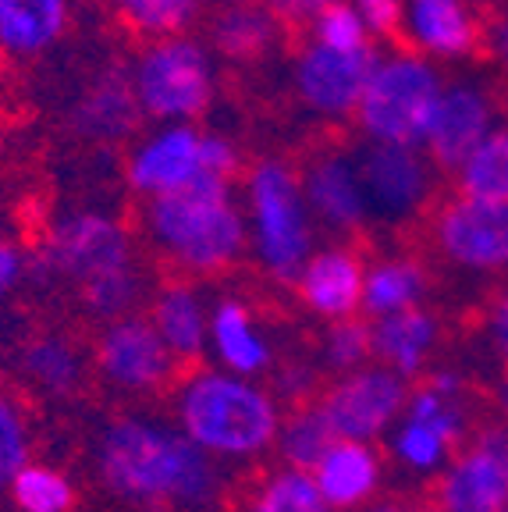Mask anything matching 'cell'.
Here are the masks:
<instances>
[{
	"label": "cell",
	"mask_w": 508,
	"mask_h": 512,
	"mask_svg": "<svg viewBox=\"0 0 508 512\" xmlns=\"http://www.w3.org/2000/svg\"><path fill=\"white\" fill-rule=\"evenodd\" d=\"M96 488L132 512H221L231 473L192 445L171 416L121 409L89 441Z\"/></svg>",
	"instance_id": "obj_1"
},
{
	"label": "cell",
	"mask_w": 508,
	"mask_h": 512,
	"mask_svg": "<svg viewBox=\"0 0 508 512\" xmlns=\"http://www.w3.org/2000/svg\"><path fill=\"white\" fill-rule=\"evenodd\" d=\"M171 424L224 470L260 463L274 452L285 406L267 381L228 374L217 367H189L171 384Z\"/></svg>",
	"instance_id": "obj_2"
},
{
	"label": "cell",
	"mask_w": 508,
	"mask_h": 512,
	"mask_svg": "<svg viewBox=\"0 0 508 512\" xmlns=\"http://www.w3.org/2000/svg\"><path fill=\"white\" fill-rule=\"evenodd\" d=\"M143 235L182 278H217L249 253L235 185L210 182L143 203Z\"/></svg>",
	"instance_id": "obj_3"
},
{
	"label": "cell",
	"mask_w": 508,
	"mask_h": 512,
	"mask_svg": "<svg viewBox=\"0 0 508 512\" xmlns=\"http://www.w3.org/2000/svg\"><path fill=\"white\" fill-rule=\"evenodd\" d=\"M249 256L278 285H292L317 253V221L302 196L299 171L281 157H263L242 182Z\"/></svg>",
	"instance_id": "obj_4"
},
{
	"label": "cell",
	"mask_w": 508,
	"mask_h": 512,
	"mask_svg": "<svg viewBox=\"0 0 508 512\" xmlns=\"http://www.w3.org/2000/svg\"><path fill=\"white\" fill-rule=\"evenodd\" d=\"M445 82V72L434 61L413 54L409 47L377 54L352 121L366 143L423 150Z\"/></svg>",
	"instance_id": "obj_5"
},
{
	"label": "cell",
	"mask_w": 508,
	"mask_h": 512,
	"mask_svg": "<svg viewBox=\"0 0 508 512\" xmlns=\"http://www.w3.org/2000/svg\"><path fill=\"white\" fill-rule=\"evenodd\" d=\"M128 267H139L128 224L111 210L75 207L47 224L40 249L29 256V281L68 285L72 292H79Z\"/></svg>",
	"instance_id": "obj_6"
},
{
	"label": "cell",
	"mask_w": 508,
	"mask_h": 512,
	"mask_svg": "<svg viewBox=\"0 0 508 512\" xmlns=\"http://www.w3.org/2000/svg\"><path fill=\"white\" fill-rule=\"evenodd\" d=\"M128 82L153 125H196L217 96V57L196 36L153 40L132 57Z\"/></svg>",
	"instance_id": "obj_7"
},
{
	"label": "cell",
	"mask_w": 508,
	"mask_h": 512,
	"mask_svg": "<svg viewBox=\"0 0 508 512\" xmlns=\"http://www.w3.org/2000/svg\"><path fill=\"white\" fill-rule=\"evenodd\" d=\"M473 431L477 427H473L469 399H448V395L434 392L427 381H416L409 402H405V413L384 438V456L402 466L409 477L434 480Z\"/></svg>",
	"instance_id": "obj_8"
},
{
	"label": "cell",
	"mask_w": 508,
	"mask_h": 512,
	"mask_svg": "<svg viewBox=\"0 0 508 512\" xmlns=\"http://www.w3.org/2000/svg\"><path fill=\"white\" fill-rule=\"evenodd\" d=\"M89 360H93L96 381L125 399H150V395L171 392V384L182 377V363L160 342L146 313L100 324Z\"/></svg>",
	"instance_id": "obj_9"
},
{
	"label": "cell",
	"mask_w": 508,
	"mask_h": 512,
	"mask_svg": "<svg viewBox=\"0 0 508 512\" xmlns=\"http://www.w3.org/2000/svg\"><path fill=\"white\" fill-rule=\"evenodd\" d=\"M125 182L143 203L196 189V185L224 182L210 171L207 128L199 125H153L135 139L125 160ZM235 185V182H224Z\"/></svg>",
	"instance_id": "obj_10"
},
{
	"label": "cell",
	"mask_w": 508,
	"mask_h": 512,
	"mask_svg": "<svg viewBox=\"0 0 508 512\" xmlns=\"http://www.w3.org/2000/svg\"><path fill=\"white\" fill-rule=\"evenodd\" d=\"M413 384L391 374L381 363H370L352 374L331 377L317 399V409L324 413L327 427L338 441H366L377 445L391 434L398 416L405 413Z\"/></svg>",
	"instance_id": "obj_11"
},
{
	"label": "cell",
	"mask_w": 508,
	"mask_h": 512,
	"mask_svg": "<svg viewBox=\"0 0 508 512\" xmlns=\"http://www.w3.org/2000/svg\"><path fill=\"white\" fill-rule=\"evenodd\" d=\"M430 242L462 274H508V203L469 200L455 192L430 217Z\"/></svg>",
	"instance_id": "obj_12"
},
{
	"label": "cell",
	"mask_w": 508,
	"mask_h": 512,
	"mask_svg": "<svg viewBox=\"0 0 508 512\" xmlns=\"http://www.w3.org/2000/svg\"><path fill=\"white\" fill-rule=\"evenodd\" d=\"M437 512H508V427L491 420L469 434L455 459L434 477Z\"/></svg>",
	"instance_id": "obj_13"
},
{
	"label": "cell",
	"mask_w": 508,
	"mask_h": 512,
	"mask_svg": "<svg viewBox=\"0 0 508 512\" xmlns=\"http://www.w3.org/2000/svg\"><path fill=\"white\" fill-rule=\"evenodd\" d=\"M363 178L370 221L409 224L430 207L437 189V168L416 146H381L363 143L356 153Z\"/></svg>",
	"instance_id": "obj_14"
},
{
	"label": "cell",
	"mask_w": 508,
	"mask_h": 512,
	"mask_svg": "<svg viewBox=\"0 0 508 512\" xmlns=\"http://www.w3.org/2000/svg\"><path fill=\"white\" fill-rule=\"evenodd\" d=\"M377 50L359 54H338V50L302 43L292 57V89L299 104L324 121H349L356 118L359 96L370 79Z\"/></svg>",
	"instance_id": "obj_15"
},
{
	"label": "cell",
	"mask_w": 508,
	"mask_h": 512,
	"mask_svg": "<svg viewBox=\"0 0 508 512\" xmlns=\"http://www.w3.org/2000/svg\"><path fill=\"white\" fill-rule=\"evenodd\" d=\"M494 128H498V107L491 89L477 79H448L430 118L423 153L434 168L455 171Z\"/></svg>",
	"instance_id": "obj_16"
},
{
	"label": "cell",
	"mask_w": 508,
	"mask_h": 512,
	"mask_svg": "<svg viewBox=\"0 0 508 512\" xmlns=\"http://www.w3.org/2000/svg\"><path fill=\"white\" fill-rule=\"evenodd\" d=\"M402 36L413 54L441 64H462L484 47V18L469 0H405Z\"/></svg>",
	"instance_id": "obj_17"
},
{
	"label": "cell",
	"mask_w": 508,
	"mask_h": 512,
	"mask_svg": "<svg viewBox=\"0 0 508 512\" xmlns=\"http://www.w3.org/2000/svg\"><path fill=\"white\" fill-rule=\"evenodd\" d=\"M207 356L217 370L249 377V381H267L270 370L278 367V345L263 328L256 306L235 292L210 299Z\"/></svg>",
	"instance_id": "obj_18"
},
{
	"label": "cell",
	"mask_w": 508,
	"mask_h": 512,
	"mask_svg": "<svg viewBox=\"0 0 508 512\" xmlns=\"http://www.w3.org/2000/svg\"><path fill=\"white\" fill-rule=\"evenodd\" d=\"M363 281V256L349 242H327V246H317V253L306 260V267L292 281V288L302 310L324 320L327 328V324H338V320L359 317V310H363Z\"/></svg>",
	"instance_id": "obj_19"
},
{
	"label": "cell",
	"mask_w": 508,
	"mask_h": 512,
	"mask_svg": "<svg viewBox=\"0 0 508 512\" xmlns=\"http://www.w3.org/2000/svg\"><path fill=\"white\" fill-rule=\"evenodd\" d=\"M299 178H302V196H306V207H310L317 228H324L331 235H352L370 221L356 153L349 150L317 153L299 171Z\"/></svg>",
	"instance_id": "obj_20"
},
{
	"label": "cell",
	"mask_w": 508,
	"mask_h": 512,
	"mask_svg": "<svg viewBox=\"0 0 508 512\" xmlns=\"http://www.w3.org/2000/svg\"><path fill=\"white\" fill-rule=\"evenodd\" d=\"M15 374L32 395L50 402H72L93 381V360L79 338L64 331H36L15 349Z\"/></svg>",
	"instance_id": "obj_21"
},
{
	"label": "cell",
	"mask_w": 508,
	"mask_h": 512,
	"mask_svg": "<svg viewBox=\"0 0 508 512\" xmlns=\"http://www.w3.org/2000/svg\"><path fill=\"white\" fill-rule=\"evenodd\" d=\"M146 317L157 328L160 342L171 349L182 367H196L210 345V299L189 278H171L146 299Z\"/></svg>",
	"instance_id": "obj_22"
},
{
	"label": "cell",
	"mask_w": 508,
	"mask_h": 512,
	"mask_svg": "<svg viewBox=\"0 0 508 512\" xmlns=\"http://www.w3.org/2000/svg\"><path fill=\"white\" fill-rule=\"evenodd\" d=\"M310 477L334 512H363L381 498L384 452L366 441H334Z\"/></svg>",
	"instance_id": "obj_23"
},
{
	"label": "cell",
	"mask_w": 508,
	"mask_h": 512,
	"mask_svg": "<svg viewBox=\"0 0 508 512\" xmlns=\"http://www.w3.org/2000/svg\"><path fill=\"white\" fill-rule=\"evenodd\" d=\"M374 331V363L388 367L402 381L416 384L434 367V352L441 345V317L430 306L395 313L370 324Z\"/></svg>",
	"instance_id": "obj_24"
},
{
	"label": "cell",
	"mask_w": 508,
	"mask_h": 512,
	"mask_svg": "<svg viewBox=\"0 0 508 512\" xmlns=\"http://www.w3.org/2000/svg\"><path fill=\"white\" fill-rule=\"evenodd\" d=\"M139 104H135L128 68H107L93 75L89 86L79 93L72 107V128L93 143H118L128 139L139 125Z\"/></svg>",
	"instance_id": "obj_25"
},
{
	"label": "cell",
	"mask_w": 508,
	"mask_h": 512,
	"mask_svg": "<svg viewBox=\"0 0 508 512\" xmlns=\"http://www.w3.org/2000/svg\"><path fill=\"white\" fill-rule=\"evenodd\" d=\"M278 15L263 0H242V4H224L210 15L207 47L214 57L231 64H256L267 54H274L281 43Z\"/></svg>",
	"instance_id": "obj_26"
},
{
	"label": "cell",
	"mask_w": 508,
	"mask_h": 512,
	"mask_svg": "<svg viewBox=\"0 0 508 512\" xmlns=\"http://www.w3.org/2000/svg\"><path fill=\"white\" fill-rule=\"evenodd\" d=\"M75 0H0V54L32 61L64 40Z\"/></svg>",
	"instance_id": "obj_27"
},
{
	"label": "cell",
	"mask_w": 508,
	"mask_h": 512,
	"mask_svg": "<svg viewBox=\"0 0 508 512\" xmlns=\"http://www.w3.org/2000/svg\"><path fill=\"white\" fill-rule=\"evenodd\" d=\"M427 292H430L427 267L416 256H405V253L381 256L374 264H366L363 310H359V317H366L374 324V320L427 306Z\"/></svg>",
	"instance_id": "obj_28"
},
{
	"label": "cell",
	"mask_w": 508,
	"mask_h": 512,
	"mask_svg": "<svg viewBox=\"0 0 508 512\" xmlns=\"http://www.w3.org/2000/svg\"><path fill=\"white\" fill-rule=\"evenodd\" d=\"M79 480L57 463L32 459L11 480L8 502L11 512H79Z\"/></svg>",
	"instance_id": "obj_29"
},
{
	"label": "cell",
	"mask_w": 508,
	"mask_h": 512,
	"mask_svg": "<svg viewBox=\"0 0 508 512\" xmlns=\"http://www.w3.org/2000/svg\"><path fill=\"white\" fill-rule=\"evenodd\" d=\"M235 512H334L317 491L310 473L274 466L242 495Z\"/></svg>",
	"instance_id": "obj_30"
},
{
	"label": "cell",
	"mask_w": 508,
	"mask_h": 512,
	"mask_svg": "<svg viewBox=\"0 0 508 512\" xmlns=\"http://www.w3.org/2000/svg\"><path fill=\"white\" fill-rule=\"evenodd\" d=\"M452 175L459 196L484 203H508V125L494 128Z\"/></svg>",
	"instance_id": "obj_31"
},
{
	"label": "cell",
	"mask_w": 508,
	"mask_h": 512,
	"mask_svg": "<svg viewBox=\"0 0 508 512\" xmlns=\"http://www.w3.org/2000/svg\"><path fill=\"white\" fill-rule=\"evenodd\" d=\"M334 441L338 438H334V431L327 427L324 413L317 409V402H310V406L285 409L278 441H274V456H278L281 466H288V470L313 473V466L327 456V448H331Z\"/></svg>",
	"instance_id": "obj_32"
},
{
	"label": "cell",
	"mask_w": 508,
	"mask_h": 512,
	"mask_svg": "<svg viewBox=\"0 0 508 512\" xmlns=\"http://www.w3.org/2000/svg\"><path fill=\"white\" fill-rule=\"evenodd\" d=\"M111 4L125 29H132L143 43H153L189 36L207 0H111Z\"/></svg>",
	"instance_id": "obj_33"
},
{
	"label": "cell",
	"mask_w": 508,
	"mask_h": 512,
	"mask_svg": "<svg viewBox=\"0 0 508 512\" xmlns=\"http://www.w3.org/2000/svg\"><path fill=\"white\" fill-rule=\"evenodd\" d=\"M32 459H36V431L29 406L15 388L0 384V498L8 495L15 473Z\"/></svg>",
	"instance_id": "obj_34"
},
{
	"label": "cell",
	"mask_w": 508,
	"mask_h": 512,
	"mask_svg": "<svg viewBox=\"0 0 508 512\" xmlns=\"http://www.w3.org/2000/svg\"><path fill=\"white\" fill-rule=\"evenodd\" d=\"M374 363V331L366 317H349L327 324L317 345V367L331 377L352 374Z\"/></svg>",
	"instance_id": "obj_35"
},
{
	"label": "cell",
	"mask_w": 508,
	"mask_h": 512,
	"mask_svg": "<svg viewBox=\"0 0 508 512\" xmlns=\"http://www.w3.org/2000/svg\"><path fill=\"white\" fill-rule=\"evenodd\" d=\"M310 43L327 50H338V54H359V50H374V40L366 32L363 18L356 15L349 0L334 4V8L320 11L310 22Z\"/></svg>",
	"instance_id": "obj_36"
},
{
	"label": "cell",
	"mask_w": 508,
	"mask_h": 512,
	"mask_svg": "<svg viewBox=\"0 0 508 512\" xmlns=\"http://www.w3.org/2000/svg\"><path fill=\"white\" fill-rule=\"evenodd\" d=\"M324 370L317 367V360H278V367L270 370L267 388L274 392V399L281 402L285 409L295 406H310V402L320 399L324 392Z\"/></svg>",
	"instance_id": "obj_37"
},
{
	"label": "cell",
	"mask_w": 508,
	"mask_h": 512,
	"mask_svg": "<svg viewBox=\"0 0 508 512\" xmlns=\"http://www.w3.org/2000/svg\"><path fill=\"white\" fill-rule=\"evenodd\" d=\"M356 15L363 18L370 40H388L395 32H402V11L405 0H349Z\"/></svg>",
	"instance_id": "obj_38"
},
{
	"label": "cell",
	"mask_w": 508,
	"mask_h": 512,
	"mask_svg": "<svg viewBox=\"0 0 508 512\" xmlns=\"http://www.w3.org/2000/svg\"><path fill=\"white\" fill-rule=\"evenodd\" d=\"M484 342L494 360L501 367H508V285H501L494 292V299L484 310Z\"/></svg>",
	"instance_id": "obj_39"
},
{
	"label": "cell",
	"mask_w": 508,
	"mask_h": 512,
	"mask_svg": "<svg viewBox=\"0 0 508 512\" xmlns=\"http://www.w3.org/2000/svg\"><path fill=\"white\" fill-rule=\"evenodd\" d=\"M29 256L18 242L0 239V303L11 299L29 281Z\"/></svg>",
	"instance_id": "obj_40"
},
{
	"label": "cell",
	"mask_w": 508,
	"mask_h": 512,
	"mask_svg": "<svg viewBox=\"0 0 508 512\" xmlns=\"http://www.w3.org/2000/svg\"><path fill=\"white\" fill-rule=\"evenodd\" d=\"M274 15H278L281 25H310L320 11L342 4V0H263Z\"/></svg>",
	"instance_id": "obj_41"
},
{
	"label": "cell",
	"mask_w": 508,
	"mask_h": 512,
	"mask_svg": "<svg viewBox=\"0 0 508 512\" xmlns=\"http://www.w3.org/2000/svg\"><path fill=\"white\" fill-rule=\"evenodd\" d=\"M484 54L508 79V11H498L491 22H484Z\"/></svg>",
	"instance_id": "obj_42"
},
{
	"label": "cell",
	"mask_w": 508,
	"mask_h": 512,
	"mask_svg": "<svg viewBox=\"0 0 508 512\" xmlns=\"http://www.w3.org/2000/svg\"><path fill=\"white\" fill-rule=\"evenodd\" d=\"M491 406H494V420L508 427V367H501V374L494 377Z\"/></svg>",
	"instance_id": "obj_43"
},
{
	"label": "cell",
	"mask_w": 508,
	"mask_h": 512,
	"mask_svg": "<svg viewBox=\"0 0 508 512\" xmlns=\"http://www.w3.org/2000/svg\"><path fill=\"white\" fill-rule=\"evenodd\" d=\"M363 512H437L430 502H398V498H377L370 509Z\"/></svg>",
	"instance_id": "obj_44"
},
{
	"label": "cell",
	"mask_w": 508,
	"mask_h": 512,
	"mask_svg": "<svg viewBox=\"0 0 508 512\" xmlns=\"http://www.w3.org/2000/svg\"><path fill=\"white\" fill-rule=\"evenodd\" d=\"M4 349H8V335H4V320H0V360H4Z\"/></svg>",
	"instance_id": "obj_45"
},
{
	"label": "cell",
	"mask_w": 508,
	"mask_h": 512,
	"mask_svg": "<svg viewBox=\"0 0 508 512\" xmlns=\"http://www.w3.org/2000/svg\"><path fill=\"white\" fill-rule=\"evenodd\" d=\"M217 8H224V4H242V0H214Z\"/></svg>",
	"instance_id": "obj_46"
},
{
	"label": "cell",
	"mask_w": 508,
	"mask_h": 512,
	"mask_svg": "<svg viewBox=\"0 0 508 512\" xmlns=\"http://www.w3.org/2000/svg\"><path fill=\"white\" fill-rule=\"evenodd\" d=\"M469 4H477L480 8V4H498V0H469Z\"/></svg>",
	"instance_id": "obj_47"
},
{
	"label": "cell",
	"mask_w": 508,
	"mask_h": 512,
	"mask_svg": "<svg viewBox=\"0 0 508 512\" xmlns=\"http://www.w3.org/2000/svg\"><path fill=\"white\" fill-rule=\"evenodd\" d=\"M0 512H11V509H0Z\"/></svg>",
	"instance_id": "obj_48"
}]
</instances>
